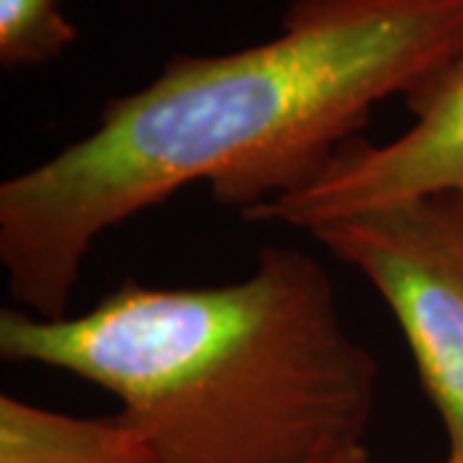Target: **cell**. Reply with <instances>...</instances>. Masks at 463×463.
<instances>
[{
  "mask_svg": "<svg viewBox=\"0 0 463 463\" xmlns=\"http://www.w3.org/2000/svg\"><path fill=\"white\" fill-rule=\"evenodd\" d=\"M376 288L440 414L448 458L463 463V191H438L309 230Z\"/></svg>",
  "mask_w": 463,
  "mask_h": 463,
  "instance_id": "3957f363",
  "label": "cell"
},
{
  "mask_svg": "<svg viewBox=\"0 0 463 463\" xmlns=\"http://www.w3.org/2000/svg\"><path fill=\"white\" fill-rule=\"evenodd\" d=\"M62 0H0V67L26 70L60 60L78 29L62 14Z\"/></svg>",
  "mask_w": 463,
  "mask_h": 463,
  "instance_id": "8992f818",
  "label": "cell"
},
{
  "mask_svg": "<svg viewBox=\"0 0 463 463\" xmlns=\"http://www.w3.org/2000/svg\"><path fill=\"white\" fill-rule=\"evenodd\" d=\"M404 100L414 116L407 132L383 145L350 139L317 181L252 209L245 222L309 232L383 203L463 191V60Z\"/></svg>",
  "mask_w": 463,
  "mask_h": 463,
  "instance_id": "277c9868",
  "label": "cell"
},
{
  "mask_svg": "<svg viewBox=\"0 0 463 463\" xmlns=\"http://www.w3.org/2000/svg\"><path fill=\"white\" fill-rule=\"evenodd\" d=\"M315 463H368V450H365V446L347 448V450L332 453L327 458H319Z\"/></svg>",
  "mask_w": 463,
  "mask_h": 463,
  "instance_id": "52a82bcc",
  "label": "cell"
},
{
  "mask_svg": "<svg viewBox=\"0 0 463 463\" xmlns=\"http://www.w3.org/2000/svg\"><path fill=\"white\" fill-rule=\"evenodd\" d=\"M463 60V0H291L281 33L178 54L106 100L99 127L0 183V265L18 309L70 315L100 234L191 183L245 216L317 181L381 100Z\"/></svg>",
  "mask_w": 463,
  "mask_h": 463,
  "instance_id": "6da1fadb",
  "label": "cell"
},
{
  "mask_svg": "<svg viewBox=\"0 0 463 463\" xmlns=\"http://www.w3.org/2000/svg\"><path fill=\"white\" fill-rule=\"evenodd\" d=\"M0 463H157L124 412L78 417L0 397Z\"/></svg>",
  "mask_w": 463,
  "mask_h": 463,
  "instance_id": "5b68a950",
  "label": "cell"
},
{
  "mask_svg": "<svg viewBox=\"0 0 463 463\" xmlns=\"http://www.w3.org/2000/svg\"><path fill=\"white\" fill-rule=\"evenodd\" d=\"M446 463H453V461H450V458H446Z\"/></svg>",
  "mask_w": 463,
  "mask_h": 463,
  "instance_id": "ba28073f",
  "label": "cell"
},
{
  "mask_svg": "<svg viewBox=\"0 0 463 463\" xmlns=\"http://www.w3.org/2000/svg\"><path fill=\"white\" fill-rule=\"evenodd\" d=\"M0 358L111 392L157 463H315L364 446L379 379L325 265L291 245H265L224 286L127 281L62 319L3 309Z\"/></svg>",
  "mask_w": 463,
  "mask_h": 463,
  "instance_id": "7a4b0ae2",
  "label": "cell"
}]
</instances>
